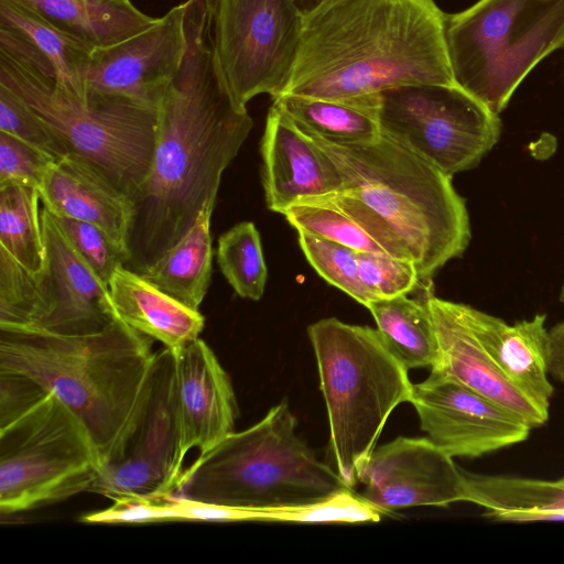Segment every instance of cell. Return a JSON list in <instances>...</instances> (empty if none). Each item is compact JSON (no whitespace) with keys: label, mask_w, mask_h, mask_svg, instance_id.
I'll return each mask as SVG.
<instances>
[{"label":"cell","mask_w":564,"mask_h":564,"mask_svg":"<svg viewBox=\"0 0 564 564\" xmlns=\"http://www.w3.org/2000/svg\"><path fill=\"white\" fill-rule=\"evenodd\" d=\"M378 122L382 135L452 177L476 167L501 134L499 115L457 84L386 89Z\"/></svg>","instance_id":"cell-11"},{"label":"cell","mask_w":564,"mask_h":564,"mask_svg":"<svg viewBox=\"0 0 564 564\" xmlns=\"http://www.w3.org/2000/svg\"><path fill=\"white\" fill-rule=\"evenodd\" d=\"M297 235L300 247L313 269L329 284L368 307L372 300L359 278L358 251L305 231H297Z\"/></svg>","instance_id":"cell-33"},{"label":"cell","mask_w":564,"mask_h":564,"mask_svg":"<svg viewBox=\"0 0 564 564\" xmlns=\"http://www.w3.org/2000/svg\"><path fill=\"white\" fill-rule=\"evenodd\" d=\"M59 26L95 47L119 43L150 25L147 15L130 0H28Z\"/></svg>","instance_id":"cell-28"},{"label":"cell","mask_w":564,"mask_h":564,"mask_svg":"<svg viewBox=\"0 0 564 564\" xmlns=\"http://www.w3.org/2000/svg\"><path fill=\"white\" fill-rule=\"evenodd\" d=\"M445 20L434 0H328L304 17L283 94L358 99L402 85L456 84Z\"/></svg>","instance_id":"cell-2"},{"label":"cell","mask_w":564,"mask_h":564,"mask_svg":"<svg viewBox=\"0 0 564 564\" xmlns=\"http://www.w3.org/2000/svg\"><path fill=\"white\" fill-rule=\"evenodd\" d=\"M311 139L338 167L344 192L368 206L391 230L421 280L464 253L470 223L452 176L382 134L355 145Z\"/></svg>","instance_id":"cell-5"},{"label":"cell","mask_w":564,"mask_h":564,"mask_svg":"<svg viewBox=\"0 0 564 564\" xmlns=\"http://www.w3.org/2000/svg\"><path fill=\"white\" fill-rule=\"evenodd\" d=\"M55 218L77 252L108 285L116 269L127 264L128 256L99 227L80 220Z\"/></svg>","instance_id":"cell-35"},{"label":"cell","mask_w":564,"mask_h":564,"mask_svg":"<svg viewBox=\"0 0 564 564\" xmlns=\"http://www.w3.org/2000/svg\"><path fill=\"white\" fill-rule=\"evenodd\" d=\"M465 473L464 501L500 522L564 521V476L555 480Z\"/></svg>","instance_id":"cell-24"},{"label":"cell","mask_w":564,"mask_h":564,"mask_svg":"<svg viewBox=\"0 0 564 564\" xmlns=\"http://www.w3.org/2000/svg\"><path fill=\"white\" fill-rule=\"evenodd\" d=\"M153 339L117 317L87 335L0 328V371L52 391L87 429L100 465L129 417Z\"/></svg>","instance_id":"cell-3"},{"label":"cell","mask_w":564,"mask_h":564,"mask_svg":"<svg viewBox=\"0 0 564 564\" xmlns=\"http://www.w3.org/2000/svg\"><path fill=\"white\" fill-rule=\"evenodd\" d=\"M260 150L265 204L272 212L283 214L296 203L345 189L334 161L274 105Z\"/></svg>","instance_id":"cell-18"},{"label":"cell","mask_w":564,"mask_h":564,"mask_svg":"<svg viewBox=\"0 0 564 564\" xmlns=\"http://www.w3.org/2000/svg\"><path fill=\"white\" fill-rule=\"evenodd\" d=\"M303 17L314 12L328 0H291Z\"/></svg>","instance_id":"cell-40"},{"label":"cell","mask_w":564,"mask_h":564,"mask_svg":"<svg viewBox=\"0 0 564 564\" xmlns=\"http://www.w3.org/2000/svg\"><path fill=\"white\" fill-rule=\"evenodd\" d=\"M186 11L187 0L137 34L96 47L85 75L86 94L120 96L156 109L186 54Z\"/></svg>","instance_id":"cell-14"},{"label":"cell","mask_w":564,"mask_h":564,"mask_svg":"<svg viewBox=\"0 0 564 564\" xmlns=\"http://www.w3.org/2000/svg\"><path fill=\"white\" fill-rule=\"evenodd\" d=\"M282 215L296 231L313 234L356 251L386 253L411 261L386 224L344 191L296 203Z\"/></svg>","instance_id":"cell-23"},{"label":"cell","mask_w":564,"mask_h":564,"mask_svg":"<svg viewBox=\"0 0 564 564\" xmlns=\"http://www.w3.org/2000/svg\"><path fill=\"white\" fill-rule=\"evenodd\" d=\"M437 357L431 371L468 387L508 410L532 429L544 425L549 412L523 394L499 369L471 329L464 304L440 299L427 292Z\"/></svg>","instance_id":"cell-17"},{"label":"cell","mask_w":564,"mask_h":564,"mask_svg":"<svg viewBox=\"0 0 564 564\" xmlns=\"http://www.w3.org/2000/svg\"><path fill=\"white\" fill-rule=\"evenodd\" d=\"M0 84L41 119L66 154L79 156L132 200L151 166L156 109L120 96L88 93L83 101L59 85L47 58L0 23Z\"/></svg>","instance_id":"cell-4"},{"label":"cell","mask_w":564,"mask_h":564,"mask_svg":"<svg viewBox=\"0 0 564 564\" xmlns=\"http://www.w3.org/2000/svg\"><path fill=\"white\" fill-rule=\"evenodd\" d=\"M547 372L564 383V319L547 329Z\"/></svg>","instance_id":"cell-39"},{"label":"cell","mask_w":564,"mask_h":564,"mask_svg":"<svg viewBox=\"0 0 564 564\" xmlns=\"http://www.w3.org/2000/svg\"><path fill=\"white\" fill-rule=\"evenodd\" d=\"M108 289L118 317L173 354L199 338L204 329L199 310L169 295L138 271L120 265Z\"/></svg>","instance_id":"cell-22"},{"label":"cell","mask_w":564,"mask_h":564,"mask_svg":"<svg viewBox=\"0 0 564 564\" xmlns=\"http://www.w3.org/2000/svg\"><path fill=\"white\" fill-rule=\"evenodd\" d=\"M410 402L421 430L453 458H476L519 444L532 430L499 404L434 371L413 384Z\"/></svg>","instance_id":"cell-13"},{"label":"cell","mask_w":564,"mask_h":564,"mask_svg":"<svg viewBox=\"0 0 564 564\" xmlns=\"http://www.w3.org/2000/svg\"><path fill=\"white\" fill-rule=\"evenodd\" d=\"M184 458L175 355L163 347L154 351L131 413L89 492L111 500L170 497L184 471Z\"/></svg>","instance_id":"cell-10"},{"label":"cell","mask_w":564,"mask_h":564,"mask_svg":"<svg viewBox=\"0 0 564 564\" xmlns=\"http://www.w3.org/2000/svg\"><path fill=\"white\" fill-rule=\"evenodd\" d=\"M43 274H35L0 247V328L36 329L45 310Z\"/></svg>","instance_id":"cell-32"},{"label":"cell","mask_w":564,"mask_h":564,"mask_svg":"<svg viewBox=\"0 0 564 564\" xmlns=\"http://www.w3.org/2000/svg\"><path fill=\"white\" fill-rule=\"evenodd\" d=\"M186 36L182 67L156 107L152 162L133 200L124 267L134 271L156 261L216 202L223 173L253 124L217 63L209 0H187Z\"/></svg>","instance_id":"cell-1"},{"label":"cell","mask_w":564,"mask_h":564,"mask_svg":"<svg viewBox=\"0 0 564 564\" xmlns=\"http://www.w3.org/2000/svg\"><path fill=\"white\" fill-rule=\"evenodd\" d=\"M212 43L240 108L260 94L272 99L290 82L304 17L291 0H209Z\"/></svg>","instance_id":"cell-12"},{"label":"cell","mask_w":564,"mask_h":564,"mask_svg":"<svg viewBox=\"0 0 564 564\" xmlns=\"http://www.w3.org/2000/svg\"><path fill=\"white\" fill-rule=\"evenodd\" d=\"M0 131L42 150L54 159L66 155L64 148L35 112L2 84H0Z\"/></svg>","instance_id":"cell-36"},{"label":"cell","mask_w":564,"mask_h":564,"mask_svg":"<svg viewBox=\"0 0 564 564\" xmlns=\"http://www.w3.org/2000/svg\"><path fill=\"white\" fill-rule=\"evenodd\" d=\"M113 1H127V0H113Z\"/></svg>","instance_id":"cell-42"},{"label":"cell","mask_w":564,"mask_h":564,"mask_svg":"<svg viewBox=\"0 0 564 564\" xmlns=\"http://www.w3.org/2000/svg\"><path fill=\"white\" fill-rule=\"evenodd\" d=\"M37 189L43 208L55 217L99 227L129 261L133 200L93 164L74 154L55 159Z\"/></svg>","instance_id":"cell-20"},{"label":"cell","mask_w":564,"mask_h":564,"mask_svg":"<svg viewBox=\"0 0 564 564\" xmlns=\"http://www.w3.org/2000/svg\"><path fill=\"white\" fill-rule=\"evenodd\" d=\"M360 281L372 301L409 294L420 282L413 262L386 253L358 251Z\"/></svg>","instance_id":"cell-34"},{"label":"cell","mask_w":564,"mask_h":564,"mask_svg":"<svg viewBox=\"0 0 564 564\" xmlns=\"http://www.w3.org/2000/svg\"><path fill=\"white\" fill-rule=\"evenodd\" d=\"M455 83L499 115L546 56L564 47V0H478L446 14Z\"/></svg>","instance_id":"cell-8"},{"label":"cell","mask_w":564,"mask_h":564,"mask_svg":"<svg viewBox=\"0 0 564 564\" xmlns=\"http://www.w3.org/2000/svg\"><path fill=\"white\" fill-rule=\"evenodd\" d=\"M175 355V386L184 456L204 454L235 432L238 406L231 380L202 339Z\"/></svg>","instance_id":"cell-19"},{"label":"cell","mask_w":564,"mask_h":564,"mask_svg":"<svg viewBox=\"0 0 564 564\" xmlns=\"http://www.w3.org/2000/svg\"><path fill=\"white\" fill-rule=\"evenodd\" d=\"M367 308L390 351L408 370L433 366L437 339L426 295L423 301L408 294L376 300Z\"/></svg>","instance_id":"cell-29"},{"label":"cell","mask_w":564,"mask_h":564,"mask_svg":"<svg viewBox=\"0 0 564 564\" xmlns=\"http://www.w3.org/2000/svg\"><path fill=\"white\" fill-rule=\"evenodd\" d=\"M379 95L358 99H326L283 94L273 105L305 134L337 145H355L381 135Z\"/></svg>","instance_id":"cell-26"},{"label":"cell","mask_w":564,"mask_h":564,"mask_svg":"<svg viewBox=\"0 0 564 564\" xmlns=\"http://www.w3.org/2000/svg\"><path fill=\"white\" fill-rule=\"evenodd\" d=\"M560 301L564 304V283H563L561 292H560Z\"/></svg>","instance_id":"cell-41"},{"label":"cell","mask_w":564,"mask_h":564,"mask_svg":"<svg viewBox=\"0 0 564 564\" xmlns=\"http://www.w3.org/2000/svg\"><path fill=\"white\" fill-rule=\"evenodd\" d=\"M350 488L296 434L283 399L254 425L232 432L183 471L173 497L248 509L295 507ZM171 497V496H170Z\"/></svg>","instance_id":"cell-6"},{"label":"cell","mask_w":564,"mask_h":564,"mask_svg":"<svg viewBox=\"0 0 564 564\" xmlns=\"http://www.w3.org/2000/svg\"><path fill=\"white\" fill-rule=\"evenodd\" d=\"M326 403L336 470L352 488L392 411L410 402L408 369L378 329L319 319L307 328Z\"/></svg>","instance_id":"cell-7"},{"label":"cell","mask_w":564,"mask_h":564,"mask_svg":"<svg viewBox=\"0 0 564 564\" xmlns=\"http://www.w3.org/2000/svg\"><path fill=\"white\" fill-rule=\"evenodd\" d=\"M106 509L85 514L87 523H152L166 522L167 510L163 498L124 496L112 499Z\"/></svg>","instance_id":"cell-38"},{"label":"cell","mask_w":564,"mask_h":564,"mask_svg":"<svg viewBox=\"0 0 564 564\" xmlns=\"http://www.w3.org/2000/svg\"><path fill=\"white\" fill-rule=\"evenodd\" d=\"M215 203H208L191 229L152 264L138 271L183 304L198 310L210 283L213 246L210 219Z\"/></svg>","instance_id":"cell-27"},{"label":"cell","mask_w":564,"mask_h":564,"mask_svg":"<svg viewBox=\"0 0 564 564\" xmlns=\"http://www.w3.org/2000/svg\"><path fill=\"white\" fill-rule=\"evenodd\" d=\"M0 23L19 32L47 58L59 85L87 100L85 75L95 46L59 26L28 0H0Z\"/></svg>","instance_id":"cell-25"},{"label":"cell","mask_w":564,"mask_h":564,"mask_svg":"<svg viewBox=\"0 0 564 564\" xmlns=\"http://www.w3.org/2000/svg\"><path fill=\"white\" fill-rule=\"evenodd\" d=\"M54 160L42 150L0 131V187L15 184L39 188Z\"/></svg>","instance_id":"cell-37"},{"label":"cell","mask_w":564,"mask_h":564,"mask_svg":"<svg viewBox=\"0 0 564 564\" xmlns=\"http://www.w3.org/2000/svg\"><path fill=\"white\" fill-rule=\"evenodd\" d=\"M219 269L242 299L258 301L262 297L268 269L259 231L251 221H242L219 238L216 250Z\"/></svg>","instance_id":"cell-31"},{"label":"cell","mask_w":564,"mask_h":564,"mask_svg":"<svg viewBox=\"0 0 564 564\" xmlns=\"http://www.w3.org/2000/svg\"><path fill=\"white\" fill-rule=\"evenodd\" d=\"M361 495L384 514L397 508L464 501L465 473L429 437L400 436L376 447L358 475Z\"/></svg>","instance_id":"cell-15"},{"label":"cell","mask_w":564,"mask_h":564,"mask_svg":"<svg viewBox=\"0 0 564 564\" xmlns=\"http://www.w3.org/2000/svg\"><path fill=\"white\" fill-rule=\"evenodd\" d=\"M477 338L503 375L540 409L549 412L554 387L547 372L546 315L535 314L512 325L464 304Z\"/></svg>","instance_id":"cell-21"},{"label":"cell","mask_w":564,"mask_h":564,"mask_svg":"<svg viewBox=\"0 0 564 564\" xmlns=\"http://www.w3.org/2000/svg\"><path fill=\"white\" fill-rule=\"evenodd\" d=\"M100 468L96 446L75 413L43 390L0 417V511L13 514L89 492Z\"/></svg>","instance_id":"cell-9"},{"label":"cell","mask_w":564,"mask_h":564,"mask_svg":"<svg viewBox=\"0 0 564 564\" xmlns=\"http://www.w3.org/2000/svg\"><path fill=\"white\" fill-rule=\"evenodd\" d=\"M40 193L36 187H0V247L35 274L46 267Z\"/></svg>","instance_id":"cell-30"},{"label":"cell","mask_w":564,"mask_h":564,"mask_svg":"<svg viewBox=\"0 0 564 564\" xmlns=\"http://www.w3.org/2000/svg\"><path fill=\"white\" fill-rule=\"evenodd\" d=\"M41 220L46 248L45 310L36 329L59 335H87L105 329L118 317L108 285L45 208L41 210Z\"/></svg>","instance_id":"cell-16"}]
</instances>
